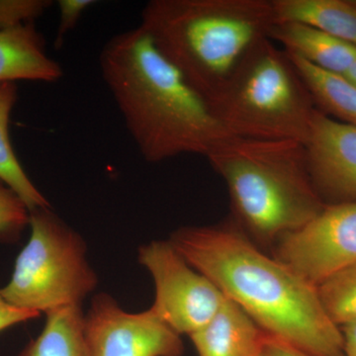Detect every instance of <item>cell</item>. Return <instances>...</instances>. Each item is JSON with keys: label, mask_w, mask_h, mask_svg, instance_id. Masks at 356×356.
Returning <instances> with one entry per match:
<instances>
[{"label": "cell", "mask_w": 356, "mask_h": 356, "mask_svg": "<svg viewBox=\"0 0 356 356\" xmlns=\"http://www.w3.org/2000/svg\"><path fill=\"white\" fill-rule=\"evenodd\" d=\"M170 242L267 334L311 356H344L343 332L327 316L318 287L267 257L238 229L182 227Z\"/></svg>", "instance_id": "1"}, {"label": "cell", "mask_w": 356, "mask_h": 356, "mask_svg": "<svg viewBox=\"0 0 356 356\" xmlns=\"http://www.w3.org/2000/svg\"><path fill=\"white\" fill-rule=\"evenodd\" d=\"M100 74L140 156L158 163L182 154L207 158L231 135L140 26L103 46Z\"/></svg>", "instance_id": "2"}, {"label": "cell", "mask_w": 356, "mask_h": 356, "mask_svg": "<svg viewBox=\"0 0 356 356\" xmlns=\"http://www.w3.org/2000/svg\"><path fill=\"white\" fill-rule=\"evenodd\" d=\"M275 23L273 0H152L140 26L209 103Z\"/></svg>", "instance_id": "3"}, {"label": "cell", "mask_w": 356, "mask_h": 356, "mask_svg": "<svg viewBox=\"0 0 356 356\" xmlns=\"http://www.w3.org/2000/svg\"><path fill=\"white\" fill-rule=\"evenodd\" d=\"M206 159L227 185L236 221L264 242L301 228L325 207L302 143L233 137Z\"/></svg>", "instance_id": "4"}, {"label": "cell", "mask_w": 356, "mask_h": 356, "mask_svg": "<svg viewBox=\"0 0 356 356\" xmlns=\"http://www.w3.org/2000/svg\"><path fill=\"white\" fill-rule=\"evenodd\" d=\"M209 105L233 137L302 144L318 111L296 65L270 39L248 54Z\"/></svg>", "instance_id": "5"}, {"label": "cell", "mask_w": 356, "mask_h": 356, "mask_svg": "<svg viewBox=\"0 0 356 356\" xmlns=\"http://www.w3.org/2000/svg\"><path fill=\"white\" fill-rule=\"evenodd\" d=\"M29 240L14 264L10 280L0 289L17 308L48 314L81 306L98 284L83 236L51 210L30 212Z\"/></svg>", "instance_id": "6"}, {"label": "cell", "mask_w": 356, "mask_h": 356, "mask_svg": "<svg viewBox=\"0 0 356 356\" xmlns=\"http://www.w3.org/2000/svg\"><path fill=\"white\" fill-rule=\"evenodd\" d=\"M138 259L154 280L156 296L151 308L180 336L199 331L228 299L185 261L170 240L142 245Z\"/></svg>", "instance_id": "7"}, {"label": "cell", "mask_w": 356, "mask_h": 356, "mask_svg": "<svg viewBox=\"0 0 356 356\" xmlns=\"http://www.w3.org/2000/svg\"><path fill=\"white\" fill-rule=\"evenodd\" d=\"M278 242L275 259L318 286L356 266V201L325 204L317 216Z\"/></svg>", "instance_id": "8"}, {"label": "cell", "mask_w": 356, "mask_h": 356, "mask_svg": "<svg viewBox=\"0 0 356 356\" xmlns=\"http://www.w3.org/2000/svg\"><path fill=\"white\" fill-rule=\"evenodd\" d=\"M84 336L91 356L184 355L181 336L153 309L129 313L106 293L91 300Z\"/></svg>", "instance_id": "9"}, {"label": "cell", "mask_w": 356, "mask_h": 356, "mask_svg": "<svg viewBox=\"0 0 356 356\" xmlns=\"http://www.w3.org/2000/svg\"><path fill=\"white\" fill-rule=\"evenodd\" d=\"M304 146L312 181L324 203L356 201V126L318 109Z\"/></svg>", "instance_id": "10"}, {"label": "cell", "mask_w": 356, "mask_h": 356, "mask_svg": "<svg viewBox=\"0 0 356 356\" xmlns=\"http://www.w3.org/2000/svg\"><path fill=\"white\" fill-rule=\"evenodd\" d=\"M63 76L62 65L49 56L43 35L35 23L0 31V83H55Z\"/></svg>", "instance_id": "11"}, {"label": "cell", "mask_w": 356, "mask_h": 356, "mask_svg": "<svg viewBox=\"0 0 356 356\" xmlns=\"http://www.w3.org/2000/svg\"><path fill=\"white\" fill-rule=\"evenodd\" d=\"M266 332L227 299L216 315L191 337L198 356H257Z\"/></svg>", "instance_id": "12"}, {"label": "cell", "mask_w": 356, "mask_h": 356, "mask_svg": "<svg viewBox=\"0 0 356 356\" xmlns=\"http://www.w3.org/2000/svg\"><path fill=\"white\" fill-rule=\"evenodd\" d=\"M270 40L290 55L337 76H346L356 62L355 46L302 23L276 22Z\"/></svg>", "instance_id": "13"}, {"label": "cell", "mask_w": 356, "mask_h": 356, "mask_svg": "<svg viewBox=\"0 0 356 356\" xmlns=\"http://www.w3.org/2000/svg\"><path fill=\"white\" fill-rule=\"evenodd\" d=\"M276 22L302 23L356 47V0H273Z\"/></svg>", "instance_id": "14"}, {"label": "cell", "mask_w": 356, "mask_h": 356, "mask_svg": "<svg viewBox=\"0 0 356 356\" xmlns=\"http://www.w3.org/2000/svg\"><path fill=\"white\" fill-rule=\"evenodd\" d=\"M17 99V84L0 83V180L22 199L31 212L50 208L51 204L28 177L11 143L9 123Z\"/></svg>", "instance_id": "15"}, {"label": "cell", "mask_w": 356, "mask_h": 356, "mask_svg": "<svg viewBox=\"0 0 356 356\" xmlns=\"http://www.w3.org/2000/svg\"><path fill=\"white\" fill-rule=\"evenodd\" d=\"M41 334L18 356H91L84 336L81 306H69L46 314Z\"/></svg>", "instance_id": "16"}, {"label": "cell", "mask_w": 356, "mask_h": 356, "mask_svg": "<svg viewBox=\"0 0 356 356\" xmlns=\"http://www.w3.org/2000/svg\"><path fill=\"white\" fill-rule=\"evenodd\" d=\"M288 55L303 77L317 108L332 118L356 126V86L343 76Z\"/></svg>", "instance_id": "17"}, {"label": "cell", "mask_w": 356, "mask_h": 356, "mask_svg": "<svg viewBox=\"0 0 356 356\" xmlns=\"http://www.w3.org/2000/svg\"><path fill=\"white\" fill-rule=\"evenodd\" d=\"M317 287L327 316L337 327L356 322V266L339 271Z\"/></svg>", "instance_id": "18"}, {"label": "cell", "mask_w": 356, "mask_h": 356, "mask_svg": "<svg viewBox=\"0 0 356 356\" xmlns=\"http://www.w3.org/2000/svg\"><path fill=\"white\" fill-rule=\"evenodd\" d=\"M29 221L30 211L26 204L0 180V242H17Z\"/></svg>", "instance_id": "19"}, {"label": "cell", "mask_w": 356, "mask_h": 356, "mask_svg": "<svg viewBox=\"0 0 356 356\" xmlns=\"http://www.w3.org/2000/svg\"><path fill=\"white\" fill-rule=\"evenodd\" d=\"M51 6V0H0V31L35 23Z\"/></svg>", "instance_id": "20"}, {"label": "cell", "mask_w": 356, "mask_h": 356, "mask_svg": "<svg viewBox=\"0 0 356 356\" xmlns=\"http://www.w3.org/2000/svg\"><path fill=\"white\" fill-rule=\"evenodd\" d=\"M95 3L93 0H58V23L55 40L58 49L62 48L67 35L79 24L83 13Z\"/></svg>", "instance_id": "21"}, {"label": "cell", "mask_w": 356, "mask_h": 356, "mask_svg": "<svg viewBox=\"0 0 356 356\" xmlns=\"http://www.w3.org/2000/svg\"><path fill=\"white\" fill-rule=\"evenodd\" d=\"M40 317L35 312L23 310L9 304L0 293V332L21 323Z\"/></svg>", "instance_id": "22"}, {"label": "cell", "mask_w": 356, "mask_h": 356, "mask_svg": "<svg viewBox=\"0 0 356 356\" xmlns=\"http://www.w3.org/2000/svg\"><path fill=\"white\" fill-rule=\"evenodd\" d=\"M257 356H311L296 346L267 334Z\"/></svg>", "instance_id": "23"}, {"label": "cell", "mask_w": 356, "mask_h": 356, "mask_svg": "<svg viewBox=\"0 0 356 356\" xmlns=\"http://www.w3.org/2000/svg\"><path fill=\"white\" fill-rule=\"evenodd\" d=\"M343 337L344 356H356V322L341 327Z\"/></svg>", "instance_id": "24"}, {"label": "cell", "mask_w": 356, "mask_h": 356, "mask_svg": "<svg viewBox=\"0 0 356 356\" xmlns=\"http://www.w3.org/2000/svg\"><path fill=\"white\" fill-rule=\"evenodd\" d=\"M343 77L356 86V62L355 64L350 67V70L346 72V76Z\"/></svg>", "instance_id": "25"}]
</instances>
